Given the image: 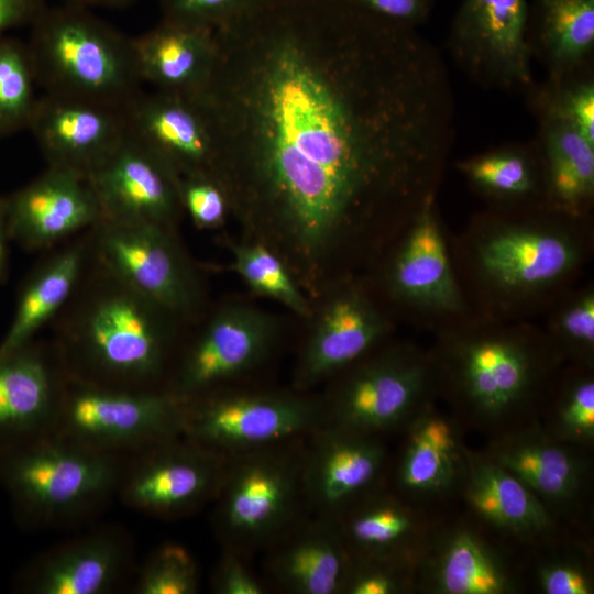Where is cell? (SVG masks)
Returning a JSON list of instances; mask_svg holds the SVG:
<instances>
[{"label": "cell", "instance_id": "6da1fadb", "mask_svg": "<svg viewBox=\"0 0 594 594\" xmlns=\"http://www.w3.org/2000/svg\"><path fill=\"white\" fill-rule=\"evenodd\" d=\"M215 33L198 97L230 212L310 280L372 264L441 183L452 95L438 52L354 0H273Z\"/></svg>", "mask_w": 594, "mask_h": 594}, {"label": "cell", "instance_id": "7a4b0ae2", "mask_svg": "<svg viewBox=\"0 0 594 594\" xmlns=\"http://www.w3.org/2000/svg\"><path fill=\"white\" fill-rule=\"evenodd\" d=\"M448 248L458 283L480 317L522 321L543 315L578 284L594 255L592 216L548 208L487 209L476 213Z\"/></svg>", "mask_w": 594, "mask_h": 594}, {"label": "cell", "instance_id": "3957f363", "mask_svg": "<svg viewBox=\"0 0 594 594\" xmlns=\"http://www.w3.org/2000/svg\"><path fill=\"white\" fill-rule=\"evenodd\" d=\"M436 397L462 424L494 436L542 408L565 364L542 326L474 314L433 333Z\"/></svg>", "mask_w": 594, "mask_h": 594}, {"label": "cell", "instance_id": "277c9868", "mask_svg": "<svg viewBox=\"0 0 594 594\" xmlns=\"http://www.w3.org/2000/svg\"><path fill=\"white\" fill-rule=\"evenodd\" d=\"M57 317L54 346L67 374L114 388H163L182 320L113 276L90 253Z\"/></svg>", "mask_w": 594, "mask_h": 594}, {"label": "cell", "instance_id": "5b68a950", "mask_svg": "<svg viewBox=\"0 0 594 594\" xmlns=\"http://www.w3.org/2000/svg\"><path fill=\"white\" fill-rule=\"evenodd\" d=\"M26 42L43 92L123 109L141 90L132 37L91 9L46 6Z\"/></svg>", "mask_w": 594, "mask_h": 594}, {"label": "cell", "instance_id": "8992f818", "mask_svg": "<svg viewBox=\"0 0 594 594\" xmlns=\"http://www.w3.org/2000/svg\"><path fill=\"white\" fill-rule=\"evenodd\" d=\"M125 458L51 432L0 448V484L22 526L63 525L84 519L117 494Z\"/></svg>", "mask_w": 594, "mask_h": 594}, {"label": "cell", "instance_id": "52a82bcc", "mask_svg": "<svg viewBox=\"0 0 594 594\" xmlns=\"http://www.w3.org/2000/svg\"><path fill=\"white\" fill-rule=\"evenodd\" d=\"M305 442L228 455L211 516L222 548L250 557L308 516L301 481Z\"/></svg>", "mask_w": 594, "mask_h": 594}, {"label": "cell", "instance_id": "ba28073f", "mask_svg": "<svg viewBox=\"0 0 594 594\" xmlns=\"http://www.w3.org/2000/svg\"><path fill=\"white\" fill-rule=\"evenodd\" d=\"M373 264L375 274L369 280L395 319L400 317L433 334L473 314L453 271L436 199Z\"/></svg>", "mask_w": 594, "mask_h": 594}, {"label": "cell", "instance_id": "9c48e42d", "mask_svg": "<svg viewBox=\"0 0 594 594\" xmlns=\"http://www.w3.org/2000/svg\"><path fill=\"white\" fill-rule=\"evenodd\" d=\"M330 382L322 396L327 422L382 438L437 399L428 349L406 340L388 339Z\"/></svg>", "mask_w": 594, "mask_h": 594}, {"label": "cell", "instance_id": "30bf717a", "mask_svg": "<svg viewBox=\"0 0 594 594\" xmlns=\"http://www.w3.org/2000/svg\"><path fill=\"white\" fill-rule=\"evenodd\" d=\"M186 403L164 388L108 387L65 372L52 433L95 451L129 455L183 435Z\"/></svg>", "mask_w": 594, "mask_h": 594}, {"label": "cell", "instance_id": "8fae6325", "mask_svg": "<svg viewBox=\"0 0 594 594\" xmlns=\"http://www.w3.org/2000/svg\"><path fill=\"white\" fill-rule=\"evenodd\" d=\"M324 424L322 396L230 385L187 400L183 436L231 455L305 439Z\"/></svg>", "mask_w": 594, "mask_h": 594}, {"label": "cell", "instance_id": "7c38bea8", "mask_svg": "<svg viewBox=\"0 0 594 594\" xmlns=\"http://www.w3.org/2000/svg\"><path fill=\"white\" fill-rule=\"evenodd\" d=\"M88 233L90 256L113 276L180 320L197 312L200 278L174 229L99 221Z\"/></svg>", "mask_w": 594, "mask_h": 594}, {"label": "cell", "instance_id": "4fadbf2b", "mask_svg": "<svg viewBox=\"0 0 594 594\" xmlns=\"http://www.w3.org/2000/svg\"><path fill=\"white\" fill-rule=\"evenodd\" d=\"M272 314L242 302L217 309L170 365L163 388L190 400L258 367L279 337Z\"/></svg>", "mask_w": 594, "mask_h": 594}, {"label": "cell", "instance_id": "5bb4252c", "mask_svg": "<svg viewBox=\"0 0 594 594\" xmlns=\"http://www.w3.org/2000/svg\"><path fill=\"white\" fill-rule=\"evenodd\" d=\"M227 460L180 435L127 455L117 495L144 515L183 518L212 504Z\"/></svg>", "mask_w": 594, "mask_h": 594}, {"label": "cell", "instance_id": "9a60e30c", "mask_svg": "<svg viewBox=\"0 0 594 594\" xmlns=\"http://www.w3.org/2000/svg\"><path fill=\"white\" fill-rule=\"evenodd\" d=\"M396 319L369 279L350 275L328 296L299 353L295 389L308 392L391 339Z\"/></svg>", "mask_w": 594, "mask_h": 594}, {"label": "cell", "instance_id": "2e32d148", "mask_svg": "<svg viewBox=\"0 0 594 594\" xmlns=\"http://www.w3.org/2000/svg\"><path fill=\"white\" fill-rule=\"evenodd\" d=\"M391 464L384 438L324 424L305 442L301 481L307 514L337 521L387 484Z\"/></svg>", "mask_w": 594, "mask_h": 594}, {"label": "cell", "instance_id": "e0dca14e", "mask_svg": "<svg viewBox=\"0 0 594 594\" xmlns=\"http://www.w3.org/2000/svg\"><path fill=\"white\" fill-rule=\"evenodd\" d=\"M87 180L100 210V221L153 223L175 230L184 211L179 176L128 135Z\"/></svg>", "mask_w": 594, "mask_h": 594}, {"label": "cell", "instance_id": "ac0fdd59", "mask_svg": "<svg viewBox=\"0 0 594 594\" xmlns=\"http://www.w3.org/2000/svg\"><path fill=\"white\" fill-rule=\"evenodd\" d=\"M127 135L179 177L215 176L217 145L210 118L197 96L141 90L123 108Z\"/></svg>", "mask_w": 594, "mask_h": 594}, {"label": "cell", "instance_id": "d6986e66", "mask_svg": "<svg viewBox=\"0 0 594 594\" xmlns=\"http://www.w3.org/2000/svg\"><path fill=\"white\" fill-rule=\"evenodd\" d=\"M48 166L87 178L127 136L123 109L43 92L28 128Z\"/></svg>", "mask_w": 594, "mask_h": 594}, {"label": "cell", "instance_id": "ffe728a7", "mask_svg": "<svg viewBox=\"0 0 594 594\" xmlns=\"http://www.w3.org/2000/svg\"><path fill=\"white\" fill-rule=\"evenodd\" d=\"M527 21V0H463L452 32L455 55L493 85L529 84Z\"/></svg>", "mask_w": 594, "mask_h": 594}, {"label": "cell", "instance_id": "44dd1931", "mask_svg": "<svg viewBox=\"0 0 594 594\" xmlns=\"http://www.w3.org/2000/svg\"><path fill=\"white\" fill-rule=\"evenodd\" d=\"M484 453L517 476L556 514H568L590 486L586 449L554 439L537 424L494 436Z\"/></svg>", "mask_w": 594, "mask_h": 594}, {"label": "cell", "instance_id": "7402d4cb", "mask_svg": "<svg viewBox=\"0 0 594 594\" xmlns=\"http://www.w3.org/2000/svg\"><path fill=\"white\" fill-rule=\"evenodd\" d=\"M3 206L10 241L28 251L47 250L100 221L87 178L52 166L3 197Z\"/></svg>", "mask_w": 594, "mask_h": 594}, {"label": "cell", "instance_id": "603a6c76", "mask_svg": "<svg viewBox=\"0 0 594 594\" xmlns=\"http://www.w3.org/2000/svg\"><path fill=\"white\" fill-rule=\"evenodd\" d=\"M462 428L451 413L436 406V399L425 404L402 430L389 487L416 505L458 490L465 462Z\"/></svg>", "mask_w": 594, "mask_h": 594}, {"label": "cell", "instance_id": "cb8c5ba5", "mask_svg": "<svg viewBox=\"0 0 594 594\" xmlns=\"http://www.w3.org/2000/svg\"><path fill=\"white\" fill-rule=\"evenodd\" d=\"M131 559L128 537L117 528H101L41 554L23 570L18 585L30 594L110 593Z\"/></svg>", "mask_w": 594, "mask_h": 594}, {"label": "cell", "instance_id": "d4e9b609", "mask_svg": "<svg viewBox=\"0 0 594 594\" xmlns=\"http://www.w3.org/2000/svg\"><path fill=\"white\" fill-rule=\"evenodd\" d=\"M431 594H513L518 580L503 553L477 530L433 528L416 569V587Z\"/></svg>", "mask_w": 594, "mask_h": 594}, {"label": "cell", "instance_id": "484cf974", "mask_svg": "<svg viewBox=\"0 0 594 594\" xmlns=\"http://www.w3.org/2000/svg\"><path fill=\"white\" fill-rule=\"evenodd\" d=\"M64 374L55 346L34 340L0 356V448L53 431Z\"/></svg>", "mask_w": 594, "mask_h": 594}, {"label": "cell", "instance_id": "4316f807", "mask_svg": "<svg viewBox=\"0 0 594 594\" xmlns=\"http://www.w3.org/2000/svg\"><path fill=\"white\" fill-rule=\"evenodd\" d=\"M263 552L267 583L280 592L342 594L351 554L334 521L308 515Z\"/></svg>", "mask_w": 594, "mask_h": 594}, {"label": "cell", "instance_id": "83f0119b", "mask_svg": "<svg viewBox=\"0 0 594 594\" xmlns=\"http://www.w3.org/2000/svg\"><path fill=\"white\" fill-rule=\"evenodd\" d=\"M334 522L352 556L416 566L433 530L417 505L388 484L356 502Z\"/></svg>", "mask_w": 594, "mask_h": 594}, {"label": "cell", "instance_id": "f1b7e54d", "mask_svg": "<svg viewBox=\"0 0 594 594\" xmlns=\"http://www.w3.org/2000/svg\"><path fill=\"white\" fill-rule=\"evenodd\" d=\"M460 483L465 504L486 525L518 539L544 537L554 528V515L517 476L465 447Z\"/></svg>", "mask_w": 594, "mask_h": 594}, {"label": "cell", "instance_id": "f546056e", "mask_svg": "<svg viewBox=\"0 0 594 594\" xmlns=\"http://www.w3.org/2000/svg\"><path fill=\"white\" fill-rule=\"evenodd\" d=\"M132 41L143 82L185 96L207 87L217 56L213 30L162 19Z\"/></svg>", "mask_w": 594, "mask_h": 594}, {"label": "cell", "instance_id": "4dcf8cb0", "mask_svg": "<svg viewBox=\"0 0 594 594\" xmlns=\"http://www.w3.org/2000/svg\"><path fill=\"white\" fill-rule=\"evenodd\" d=\"M88 256L86 238L63 246L33 268L22 284L13 319L0 341V356L30 343L56 319L73 296Z\"/></svg>", "mask_w": 594, "mask_h": 594}, {"label": "cell", "instance_id": "1f68e13d", "mask_svg": "<svg viewBox=\"0 0 594 594\" xmlns=\"http://www.w3.org/2000/svg\"><path fill=\"white\" fill-rule=\"evenodd\" d=\"M540 156L547 208L574 217L591 216L594 144L549 110Z\"/></svg>", "mask_w": 594, "mask_h": 594}, {"label": "cell", "instance_id": "d6a6232c", "mask_svg": "<svg viewBox=\"0 0 594 594\" xmlns=\"http://www.w3.org/2000/svg\"><path fill=\"white\" fill-rule=\"evenodd\" d=\"M470 186L497 211L547 208L540 153L499 150L457 164Z\"/></svg>", "mask_w": 594, "mask_h": 594}, {"label": "cell", "instance_id": "836d02e7", "mask_svg": "<svg viewBox=\"0 0 594 594\" xmlns=\"http://www.w3.org/2000/svg\"><path fill=\"white\" fill-rule=\"evenodd\" d=\"M554 439L588 450L594 444V370L564 364L542 408Z\"/></svg>", "mask_w": 594, "mask_h": 594}, {"label": "cell", "instance_id": "e575fe53", "mask_svg": "<svg viewBox=\"0 0 594 594\" xmlns=\"http://www.w3.org/2000/svg\"><path fill=\"white\" fill-rule=\"evenodd\" d=\"M543 315L542 328L565 364L594 370V283L573 285Z\"/></svg>", "mask_w": 594, "mask_h": 594}, {"label": "cell", "instance_id": "d590c367", "mask_svg": "<svg viewBox=\"0 0 594 594\" xmlns=\"http://www.w3.org/2000/svg\"><path fill=\"white\" fill-rule=\"evenodd\" d=\"M542 42L556 67L572 68L594 47V0H541Z\"/></svg>", "mask_w": 594, "mask_h": 594}, {"label": "cell", "instance_id": "8d00e7d4", "mask_svg": "<svg viewBox=\"0 0 594 594\" xmlns=\"http://www.w3.org/2000/svg\"><path fill=\"white\" fill-rule=\"evenodd\" d=\"M232 266L256 294L275 299L301 317L310 304L284 260L270 246L249 240L232 246Z\"/></svg>", "mask_w": 594, "mask_h": 594}, {"label": "cell", "instance_id": "74e56055", "mask_svg": "<svg viewBox=\"0 0 594 594\" xmlns=\"http://www.w3.org/2000/svg\"><path fill=\"white\" fill-rule=\"evenodd\" d=\"M26 42L0 36V136L29 128L40 96Z\"/></svg>", "mask_w": 594, "mask_h": 594}, {"label": "cell", "instance_id": "f35d334b", "mask_svg": "<svg viewBox=\"0 0 594 594\" xmlns=\"http://www.w3.org/2000/svg\"><path fill=\"white\" fill-rule=\"evenodd\" d=\"M199 570L193 554L182 544L168 542L156 548L139 570L136 594H196Z\"/></svg>", "mask_w": 594, "mask_h": 594}, {"label": "cell", "instance_id": "ab89813d", "mask_svg": "<svg viewBox=\"0 0 594 594\" xmlns=\"http://www.w3.org/2000/svg\"><path fill=\"white\" fill-rule=\"evenodd\" d=\"M273 0H158L162 19L220 30L268 6Z\"/></svg>", "mask_w": 594, "mask_h": 594}, {"label": "cell", "instance_id": "60d3db41", "mask_svg": "<svg viewBox=\"0 0 594 594\" xmlns=\"http://www.w3.org/2000/svg\"><path fill=\"white\" fill-rule=\"evenodd\" d=\"M416 568L410 563L351 554L342 594L407 593L416 587Z\"/></svg>", "mask_w": 594, "mask_h": 594}, {"label": "cell", "instance_id": "b9f144b4", "mask_svg": "<svg viewBox=\"0 0 594 594\" xmlns=\"http://www.w3.org/2000/svg\"><path fill=\"white\" fill-rule=\"evenodd\" d=\"M178 190L183 210L199 229L220 227L230 212L227 193L212 175L179 177Z\"/></svg>", "mask_w": 594, "mask_h": 594}, {"label": "cell", "instance_id": "7bdbcfd3", "mask_svg": "<svg viewBox=\"0 0 594 594\" xmlns=\"http://www.w3.org/2000/svg\"><path fill=\"white\" fill-rule=\"evenodd\" d=\"M537 586L543 594H593L594 579L582 561L556 558L542 562L536 572Z\"/></svg>", "mask_w": 594, "mask_h": 594}, {"label": "cell", "instance_id": "ee69618b", "mask_svg": "<svg viewBox=\"0 0 594 594\" xmlns=\"http://www.w3.org/2000/svg\"><path fill=\"white\" fill-rule=\"evenodd\" d=\"M249 557L228 548H222L210 579L216 594H265L266 582L262 581L249 566Z\"/></svg>", "mask_w": 594, "mask_h": 594}, {"label": "cell", "instance_id": "f6af8a7d", "mask_svg": "<svg viewBox=\"0 0 594 594\" xmlns=\"http://www.w3.org/2000/svg\"><path fill=\"white\" fill-rule=\"evenodd\" d=\"M549 110L594 144V85L592 81L566 88L551 102Z\"/></svg>", "mask_w": 594, "mask_h": 594}, {"label": "cell", "instance_id": "bcb514c9", "mask_svg": "<svg viewBox=\"0 0 594 594\" xmlns=\"http://www.w3.org/2000/svg\"><path fill=\"white\" fill-rule=\"evenodd\" d=\"M369 14L385 22L415 28L430 9V0H354Z\"/></svg>", "mask_w": 594, "mask_h": 594}, {"label": "cell", "instance_id": "7dc6e473", "mask_svg": "<svg viewBox=\"0 0 594 594\" xmlns=\"http://www.w3.org/2000/svg\"><path fill=\"white\" fill-rule=\"evenodd\" d=\"M46 6L45 0H0V36L9 30L31 25Z\"/></svg>", "mask_w": 594, "mask_h": 594}, {"label": "cell", "instance_id": "c3c4849f", "mask_svg": "<svg viewBox=\"0 0 594 594\" xmlns=\"http://www.w3.org/2000/svg\"><path fill=\"white\" fill-rule=\"evenodd\" d=\"M8 242H10V238L6 221L3 197H0V287L6 279L8 271Z\"/></svg>", "mask_w": 594, "mask_h": 594}, {"label": "cell", "instance_id": "681fc988", "mask_svg": "<svg viewBox=\"0 0 594 594\" xmlns=\"http://www.w3.org/2000/svg\"><path fill=\"white\" fill-rule=\"evenodd\" d=\"M138 0H63L65 3H70L87 9L92 8H123L134 3Z\"/></svg>", "mask_w": 594, "mask_h": 594}]
</instances>
